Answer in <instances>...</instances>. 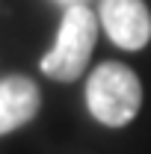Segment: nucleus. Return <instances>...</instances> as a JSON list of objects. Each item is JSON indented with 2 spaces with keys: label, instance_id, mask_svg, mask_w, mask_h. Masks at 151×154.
Instances as JSON below:
<instances>
[{
  "label": "nucleus",
  "instance_id": "obj_1",
  "mask_svg": "<svg viewBox=\"0 0 151 154\" xmlns=\"http://www.w3.org/2000/svg\"><path fill=\"white\" fill-rule=\"evenodd\" d=\"M86 107L107 128L128 125L142 107L139 77L122 62H101L86 83Z\"/></svg>",
  "mask_w": 151,
  "mask_h": 154
},
{
  "label": "nucleus",
  "instance_id": "obj_2",
  "mask_svg": "<svg viewBox=\"0 0 151 154\" xmlns=\"http://www.w3.org/2000/svg\"><path fill=\"white\" fill-rule=\"evenodd\" d=\"M95 38H98V21H95L92 9H86L83 3L68 6L51 54L42 59V71L59 83L77 80L95 51Z\"/></svg>",
  "mask_w": 151,
  "mask_h": 154
},
{
  "label": "nucleus",
  "instance_id": "obj_3",
  "mask_svg": "<svg viewBox=\"0 0 151 154\" xmlns=\"http://www.w3.org/2000/svg\"><path fill=\"white\" fill-rule=\"evenodd\" d=\"M101 27L113 45L125 51H142L151 38V12L142 0H101Z\"/></svg>",
  "mask_w": 151,
  "mask_h": 154
},
{
  "label": "nucleus",
  "instance_id": "obj_4",
  "mask_svg": "<svg viewBox=\"0 0 151 154\" xmlns=\"http://www.w3.org/2000/svg\"><path fill=\"white\" fill-rule=\"evenodd\" d=\"M39 104H42V95L30 77H3L0 80V136L27 125L39 113Z\"/></svg>",
  "mask_w": 151,
  "mask_h": 154
},
{
  "label": "nucleus",
  "instance_id": "obj_5",
  "mask_svg": "<svg viewBox=\"0 0 151 154\" xmlns=\"http://www.w3.org/2000/svg\"><path fill=\"white\" fill-rule=\"evenodd\" d=\"M57 3H62V6L68 9V6H77V3H83V0H57Z\"/></svg>",
  "mask_w": 151,
  "mask_h": 154
}]
</instances>
